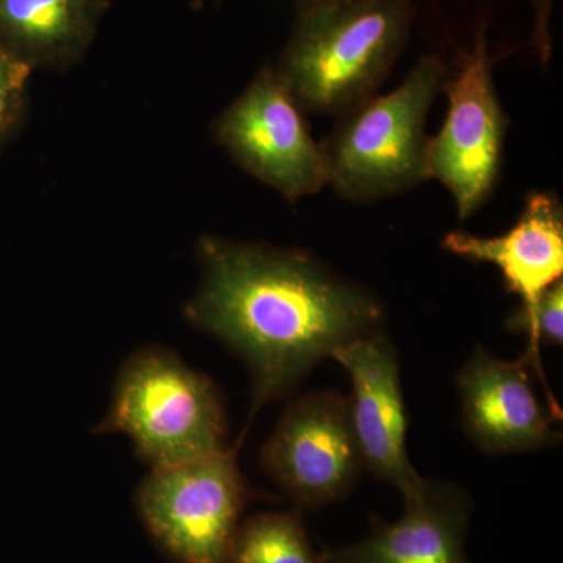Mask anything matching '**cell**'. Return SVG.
Masks as SVG:
<instances>
[{
  "label": "cell",
  "mask_w": 563,
  "mask_h": 563,
  "mask_svg": "<svg viewBox=\"0 0 563 563\" xmlns=\"http://www.w3.org/2000/svg\"><path fill=\"white\" fill-rule=\"evenodd\" d=\"M555 0H532L533 13H536V25H533L532 44L539 54L540 60L548 63L551 57V32L550 21L553 13Z\"/></svg>",
  "instance_id": "e0dca14e"
},
{
  "label": "cell",
  "mask_w": 563,
  "mask_h": 563,
  "mask_svg": "<svg viewBox=\"0 0 563 563\" xmlns=\"http://www.w3.org/2000/svg\"><path fill=\"white\" fill-rule=\"evenodd\" d=\"M528 366L523 357L506 362L479 347L459 373L463 428L484 453H523L561 440L559 417L537 398Z\"/></svg>",
  "instance_id": "30bf717a"
},
{
  "label": "cell",
  "mask_w": 563,
  "mask_h": 563,
  "mask_svg": "<svg viewBox=\"0 0 563 563\" xmlns=\"http://www.w3.org/2000/svg\"><path fill=\"white\" fill-rule=\"evenodd\" d=\"M95 432L125 433L152 470L228 448V420L217 385L161 346L141 347L121 366L109 412Z\"/></svg>",
  "instance_id": "277c9868"
},
{
  "label": "cell",
  "mask_w": 563,
  "mask_h": 563,
  "mask_svg": "<svg viewBox=\"0 0 563 563\" xmlns=\"http://www.w3.org/2000/svg\"><path fill=\"white\" fill-rule=\"evenodd\" d=\"M262 465L302 509L343 499L365 465L347 399L335 391H321L291 402L262 448Z\"/></svg>",
  "instance_id": "ba28073f"
},
{
  "label": "cell",
  "mask_w": 563,
  "mask_h": 563,
  "mask_svg": "<svg viewBox=\"0 0 563 563\" xmlns=\"http://www.w3.org/2000/svg\"><path fill=\"white\" fill-rule=\"evenodd\" d=\"M213 136L244 172L288 202L317 195L328 185L321 143L314 141L306 111L272 65L263 66L222 111Z\"/></svg>",
  "instance_id": "8992f818"
},
{
  "label": "cell",
  "mask_w": 563,
  "mask_h": 563,
  "mask_svg": "<svg viewBox=\"0 0 563 563\" xmlns=\"http://www.w3.org/2000/svg\"><path fill=\"white\" fill-rule=\"evenodd\" d=\"M443 250L474 263H492L507 290L521 307L539 301L563 274V207L553 192L533 191L509 232L481 239L454 231L443 239Z\"/></svg>",
  "instance_id": "7c38bea8"
},
{
  "label": "cell",
  "mask_w": 563,
  "mask_h": 563,
  "mask_svg": "<svg viewBox=\"0 0 563 563\" xmlns=\"http://www.w3.org/2000/svg\"><path fill=\"white\" fill-rule=\"evenodd\" d=\"M448 76L444 63L428 55L395 91L343 113L321 143L328 184L347 201L366 203L428 180L426 120Z\"/></svg>",
  "instance_id": "3957f363"
},
{
  "label": "cell",
  "mask_w": 563,
  "mask_h": 563,
  "mask_svg": "<svg viewBox=\"0 0 563 563\" xmlns=\"http://www.w3.org/2000/svg\"><path fill=\"white\" fill-rule=\"evenodd\" d=\"M406 512L396 523L373 517L368 539L325 550L322 563H468L465 543L470 501L453 485L426 483L404 498Z\"/></svg>",
  "instance_id": "8fae6325"
},
{
  "label": "cell",
  "mask_w": 563,
  "mask_h": 563,
  "mask_svg": "<svg viewBox=\"0 0 563 563\" xmlns=\"http://www.w3.org/2000/svg\"><path fill=\"white\" fill-rule=\"evenodd\" d=\"M350 374V417L363 463L404 498L424 487L407 455V413L395 347L383 333L361 336L332 352Z\"/></svg>",
  "instance_id": "9c48e42d"
},
{
  "label": "cell",
  "mask_w": 563,
  "mask_h": 563,
  "mask_svg": "<svg viewBox=\"0 0 563 563\" xmlns=\"http://www.w3.org/2000/svg\"><path fill=\"white\" fill-rule=\"evenodd\" d=\"M192 325L236 352L252 376L246 431L265 404L290 395L322 358L379 332L383 302L307 252L203 235Z\"/></svg>",
  "instance_id": "6da1fadb"
},
{
  "label": "cell",
  "mask_w": 563,
  "mask_h": 563,
  "mask_svg": "<svg viewBox=\"0 0 563 563\" xmlns=\"http://www.w3.org/2000/svg\"><path fill=\"white\" fill-rule=\"evenodd\" d=\"M509 331L523 333L528 339V350L523 358L539 374L547 385L540 361V346H561L563 343V282L558 280L540 296L531 307H520L506 321ZM548 387V385H547Z\"/></svg>",
  "instance_id": "9a60e30c"
},
{
  "label": "cell",
  "mask_w": 563,
  "mask_h": 563,
  "mask_svg": "<svg viewBox=\"0 0 563 563\" xmlns=\"http://www.w3.org/2000/svg\"><path fill=\"white\" fill-rule=\"evenodd\" d=\"M250 488L236 448L151 470L136 509L152 542L174 563H225Z\"/></svg>",
  "instance_id": "5b68a950"
},
{
  "label": "cell",
  "mask_w": 563,
  "mask_h": 563,
  "mask_svg": "<svg viewBox=\"0 0 563 563\" xmlns=\"http://www.w3.org/2000/svg\"><path fill=\"white\" fill-rule=\"evenodd\" d=\"M107 9V0H0V46L32 70L73 68Z\"/></svg>",
  "instance_id": "4fadbf2b"
},
{
  "label": "cell",
  "mask_w": 563,
  "mask_h": 563,
  "mask_svg": "<svg viewBox=\"0 0 563 563\" xmlns=\"http://www.w3.org/2000/svg\"><path fill=\"white\" fill-rule=\"evenodd\" d=\"M33 70L0 46V150L20 129Z\"/></svg>",
  "instance_id": "2e32d148"
},
{
  "label": "cell",
  "mask_w": 563,
  "mask_h": 563,
  "mask_svg": "<svg viewBox=\"0 0 563 563\" xmlns=\"http://www.w3.org/2000/svg\"><path fill=\"white\" fill-rule=\"evenodd\" d=\"M342 2H351V0H296V7H298V11H301Z\"/></svg>",
  "instance_id": "ac0fdd59"
},
{
  "label": "cell",
  "mask_w": 563,
  "mask_h": 563,
  "mask_svg": "<svg viewBox=\"0 0 563 563\" xmlns=\"http://www.w3.org/2000/svg\"><path fill=\"white\" fill-rule=\"evenodd\" d=\"M493 63L481 24L461 68L444 81L450 110L442 131L428 141L429 179L451 191L462 221L490 199L501 169L509 121L496 95Z\"/></svg>",
  "instance_id": "52a82bcc"
},
{
  "label": "cell",
  "mask_w": 563,
  "mask_h": 563,
  "mask_svg": "<svg viewBox=\"0 0 563 563\" xmlns=\"http://www.w3.org/2000/svg\"><path fill=\"white\" fill-rule=\"evenodd\" d=\"M225 563L322 562L298 514L266 512L239 526Z\"/></svg>",
  "instance_id": "5bb4252c"
},
{
  "label": "cell",
  "mask_w": 563,
  "mask_h": 563,
  "mask_svg": "<svg viewBox=\"0 0 563 563\" xmlns=\"http://www.w3.org/2000/svg\"><path fill=\"white\" fill-rule=\"evenodd\" d=\"M412 20L413 0H351L298 11L274 68L303 111L342 117L376 96Z\"/></svg>",
  "instance_id": "7a4b0ae2"
}]
</instances>
